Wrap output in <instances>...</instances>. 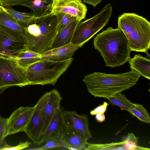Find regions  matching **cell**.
Segmentation results:
<instances>
[{
    "instance_id": "1",
    "label": "cell",
    "mask_w": 150,
    "mask_h": 150,
    "mask_svg": "<svg viewBox=\"0 0 150 150\" xmlns=\"http://www.w3.org/2000/svg\"><path fill=\"white\" fill-rule=\"evenodd\" d=\"M141 76L133 69L119 74L95 72L86 76L83 81L91 95L108 99L135 85Z\"/></svg>"
},
{
    "instance_id": "2",
    "label": "cell",
    "mask_w": 150,
    "mask_h": 150,
    "mask_svg": "<svg viewBox=\"0 0 150 150\" xmlns=\"http://www.w3.org/2000/svg\"><path fill=\"white\" fill-rule=\"evenodd\" d=\"M93 45L103 58L105 66L112 68L123 65L130 58L132 51L122 30L108 27L94 38Z\"/></svg>"
},
{
    "instance_id": "3",
    "label": "cell",
    "mask_w": 150,
    "mask_h": 150,
    "mask_svg": "<svg viewBox=\"0 0 150 150\" xmlns=\"http://www.w3.org/2000/svg\"><path fill=\"white\" fill-rule=\"evenodd\" d=\"M118 27L123 31L131 51L145 53L150 46V22L134 13H124L118 18Z\"/></svg>"
},
{
    "instance_id": "4",
    "label": "cell",
    "mask_w": 150,
    "mask_h": 150,
    "mask_svg": "<svg viewBox=\"0 0 150 150\" xmlns=\"http://www.w3.org/2000/svg\"><path fill=\"white\" fill-rule=\"evenodd\" d=\"M57 18L49 13L36 18L26 27V49L40 54L49 50L57 33Z\"/></svg>"
},
{
    "instance_id": "5",
    "label": "cell",
    "mask_w": 150,
    "mask_h": 150,
    "mask_svg": "<svg viewBox=\"0 0 150 150\" xmlns=\"http://www.w3.org/2000/svg\"><path fill=\"white\" fill-rule=\"evenodd\" d=\"M73 60L72 57L60 62L41 59L26 69V77L29 85H54Z\"/></svg>"
},
{
    "instance_id": "6",
    "label": "cell",
    "mask_w": 150,
    "mask_h": 150,
    "mask_svg": "<svg viewBox=\"0 0 150 150\" xmlns=\"http://www.w3.org/2000/svg\"><path fill=\"white\" fill-rule=\"evenodd\" d=\"M112 12V7L109 3L94 16L84 21H79L71 42L79 48L82 47L109 23Z\"/></svg>"
},
{
    "instance_id": "7",
    "label": "cell",
    "mask_w": 150,
    "mask_h": 150,
    "mask_svg": "<svg viewBox=\"0 0 150 150\" xmlns=\"http://www.w3.org/2000/svg\"><path fill=\"white\" fill-rule=\"evenodd\" d=\"M28 85L26 69L20 66L15 59L0 56V88Z\"/></svg>"
},
{
    "instance_id": "8",
    "label": "cell",
    "mask_w": 150,
    "mask_h": 150,
    "mask_svg": "<svg viewBox=\"0 0 150 150\" xmlns=\"http://www.w3.org/2000/svg\"><path fill=\"white\" fill-rule=\"evenodd\" d=\"M48 92L43 95L34 106V110L24 132L34 143L38 145L42 136L44 122V109Z\"/></svg>"
},
{
    "instance_id": "9",
    "label": "cell",
    "mask_w": 150,
    "mask_h": 150,
    "mask_svg": "<svg viewBox=\"0 0 150 150\" xmlns=\"http://www.w3.org/2000/svg\"><path fill=\"white\" fill-rule=\"evenodd\" d=\"M87 7L81 0H53L50 14L62 13L75 17L79 21L85 19Z\"/></svg>"
},
{
    "instance_id": "10",
    "label": "cell",
    "mask_w": 150,
    "mask_h": 150,
    "mask_svg": "<svg viewBox=\"0 0 150 150\" xmlns=\"http://www.w3.org/2000/svg\"><path fill=\"white\" fill-rule=\"evenodd\" d=\"M26 49L25 42L0 27V56L16 59Z\"/></svg>"
},
{
    "instance_id": "11",
    "label": "cell",
    "mask_w": 150,
    "mask_h": 150,
    "mask_svg": "<svg viewBox=\"0 0 150 150\" xmlns=\"http://www.w3.org/2000/svg\"><path fill=\"white\" fill-rule=\"evenodd\" d=\"M34 107H21L8 118L6 137L24 131L33 113Z\"/></svg>"
},
{
    "instance_id": "12",
    "label": "cell",
    "mask_w": 150,
    "mask_h": 150,
    "mask_svg": "<svg viewBox=\"0 0 150 150\" xmlns=\"http://www.w3.org/2000/svg\"><path fill=\"white\" fill-rule=\"evenodd\" d=\"M64 110L63 108L60 107L56 110L43 134L38 146L52 138H62L67 127L64 117Z\"/></svg>"
},
{
    "instance_id": "13",
    "label": "cell",
    "mask_w": 150,
    "mask_h": 150,
    "mask_svg": "<svg viewBox=\"0 0 150 150\" xmlns=\"http://www.w3.org/2000/svg\"><path fill=\"white\" fill-rule=\"evenodd\" d=\"M64 116L67 126L79 132L87 141L92 137L89 128L87 115H79L75 110H64Z\"/></svg>"
},
{
    "instance_id": "14",
    "label": "cell",
    "mask_w": 150,
    "mask_h": 150,
    "mask_svg": "<svg viewBox=\"0 0 150 150\" xmlns=\"http://www.w3.org/2000/svg\"><path fill=\"white\" fill-rule=\"evenodd\" d=\"M0 27L21 39L26 44L25 27L16 19L0 5Z\"/></svg>"
},
{
    "instance_id": "15",
    "label": "cell",
    "mask_w": 150,
    "mask_h": 150,
    "mask_svg": "<svg viewBox=\"0 0 150 150\" xmlns=\"http://www.w3.org/2000/svg\"><path fill=\"white\" fill-rule=\"evenodd\" d=\"M79 47L71 42L64 46L47 50L40 54L41 59L60 62L71 58Z\"/></svg>"
},
{
    "instance_id": "16",
    "label": "cell",
    "mask_w": 150,
    "mask_h": 150,
    "mask_svg": "<svg viewBox=\"0 0 150 150\" xmlns=\"http://www.w3.org/2000/svg\"><path fill=\"white\" fill-rule=\"evenodd\" d=\"M62 99L60 93L56 89H53L48 92L44 109V122L42 135L55 112L61 107L60 103Z\"/></svg>"
},
{
    "instance_id": "17",
    "label": "cell",
    "mask_w": 150,
    "mask_h": 150,
    "mask_svg": "<svg viewBox=\"0 0 150 150\" xmlns=\"http://www.w3.org/2000/svg\"><path fill=\"white\" fill-rule=\"evenodd\" d=\"M79 21L77 20H74L57 32L50 46L49 50L71 43L74 32Z\"/></svg>"
},
{
    "instance_id": "18",
    "label": "cell",
    "mask_w": 150,
    "mask_h": 150,
    "mask_svg": "<svg viewBox=\"0 0 150 150\" xmlns=\"http://www.w3.org/2000/svg\"><path fill=\"white\" fill-rule=\"evenodd\" d=\"M62 138L70 147L69 150H85L87 140L79 132L67 125Z\"/></svg>"
},
{
    "instance_id": "19",
    "label": "cell",
    "mask_w": 150,
    "mask_h": 150,
    "mask_svg": "<svg viewBox=\"0 0 150 150\" xmlns=\"http://www.w3.org/2000/svg\"><path fill=\"white\" fill-rule=\"evenodd\" d=\"M128 62L130 69L136 71L141 76L150 80V60L139 54H135Z\"/></svg>"
},
{
    "instance_id": "20",
    "label": "cell",
    "mask_w": 150,
    "mask_h": 150,
    "mask_svg": "<svg viewBox=\"0 0 150 150\" xmlns=\"http://www.w3.org/2000/svg\"><path fill=\"white\" fill-rule=\"evenodd\" d=\"M53 0H29L21 5L30 8L34 16L38 18L46 15L50 12Z\"/></svg>"
},
{
    "instance_id": "21",
    "label": "cell",
    "mask_w": 150,
    "mask_h": 150,
    "mask_svg": "<svg viewBox=\"0 0 150 150\" xmlns=\"http://www.w3.org/2000/svg\"><path fill=\"white\" fill-rule=\"evenodd\" d=\"M41 59L40 54L28 50L19 53L16 59L19 65L25 69Z\"/></svg>"
},
{
    "instance_id": "22",
    "label": "cell",
    "mask_w": 150,
    "mask_h": 150,
    "mask_svg": "<svg viewBox=\"0 0 150 150\" xmlns=\"http://www.w3.org/2000/svg\"><path fill=\"white\" fill-rule=\"evenodd\" d=\"M6 10L20 23L25 27L30 23L36 17L33 13L22 12L15 10L10 6L4 7Z\"/></svg>"
},
{
    "instance_id": "23",
    "label": "cell",
    "mask_w": 150,
    "mask_h": 150,
    "mask_svg": "<svg viewBox=\"0 0 150 150\" xmlns=\"http://www.w3.org/2000/svg\"><path fill=\"white\" fill-rule=\"evenodd\" d=\"M129 112L141 121L147 124L150 123L149 114L143 105L133 103Z\"/></svg>"
},
{
    "instance_id": "24",
    "label": "cell",
    "mask_w": 150,
    "mask_h": 150,
    "mask_svg": "<svg viewBox=\"0 0 150 150\" xmlns=\"http://www.w3.org/2000/svg\"><path fill=\"white\" fill-rule=\"evenodd\" d=\"M127 141H122L118 142H112L107 144H92L87 142L85 150H126L123 146Z\"/></svg>"
},
{
    "instance_id": "25",
    "label": "cell",
    "mask_w": 150,
    "mask_h": 150,
    "mask_svg": "<svg viewBox=\"0 0 150 150\" xmlns=\"http://www.w3.org/2000/svg\"><path fill=\"white\" fill-rule=\"evenodd\" d=\"M108 99L112 105L118 106L122 110H127L128 112L133 104V103L127 98L126 96L121 93L109 98Z\"/></svg>"
},
{
    "instance_id": "26",
    "label": "cell",
    "mask_w": 150,
    "mask_h": 150,
    "mask_svg": "<svg viewBox=\"0 0 150 150\" xmlns=\"http://www.w3.org/2000/svg\"><path fill=\"white\" fill-rule=\"evenodd\" d=\"M43 146L31 149L35 150H46L57 147H62L68 149L70 148L68 144L61 137L53 138L48 140Z\"/></svg>"
},
{
    "instance_id": "27",
    "label": "cell",
    "mask_w": 150,
    "mask_h": 150,
    "mask_svg": "<svg viewBox=\"0 0 150 150\" xmlns=\"http://www.w3.org/2000/svg\"><path fill=\"white\" fill-rule=\"evenodd\" d=\"M57 23L56 27L57 33L65 27L72 21L77 20L75 17L69 15L61 13L56 15Z\"/></svg>"
},
{
    "instance_id": "28",
    "label": "cell",
    "mask_w": 150,
    "mask_h": 150,
    "mask_svg": "<svg viewBox=\"0 0 150 150\" xmlns=\"http://www.w3.org/2000/svg\"><path fill=\"white\" fill-rule=\"evenodd\" d=\"M8 118L0 117V147L3 143L6 137Z\"/></svg>"
},
{
    "instance_id": "29",
    "label": "cell",
    "mask_w": 150,
    "mask_h": 150,
    "mask_svg": "<svg viewBox=\"0 0 150 150\" xmlns=\"http://www.w3.org/2000/svg\"><path fill=\"white\" fill-rule=\"evenodd\" d=\"M31 144V143L28 141L20 142L18 145L15 146L6 144L0 147V150H21L28 147Z\"/></svg>"
},
{
    "instance_id": "30",
    "label": "cell",
    "mask_w": 150,
    "mask_h": 150,
    "mask_svg": "<svg viewBox=\"0 0 150 150\" xmlns=\"http://www.w3.org/2000/svg\"><path fill=\"white\" fill-rule=\"evenodd\" d=\"M29 0H0V4L3 7L21 5Z\"/></svg>"
},
{
    "instance_id": "31",
    "label": "cell",
    "mask_w": 150,
    "mask_h": 150,
    "mask_svg": "<svg viewBox=\"0 0 150 150\" xmlns=\"http://www.w3.org/2000/svg\"><path fill=\"white\" fill-rule=\"evenodd\" d=\"M108 105L107 102H104L103 103L90 112V114L91 115H96L99 113H104Z\"/></svg>"
},
{
    "instance_id": "32",
    "label": "cell",
    "mask_w": 150,
    "mask_h": 150,
    "mask_svg": "<svg viewBox=\"0 0 150 150\" xmlns=\"http://www.w3.org/2000/svg\"><path fill=\"white\" fill-rule=\"evenodd\" d=\"M137 143L133 142H126L123 146L127 150H137L138 146Z\"/></svg>"
},
{
    "instance_id": "33",
    "label": "cell",
    "mask_w": 150,
    "mask_h": 150,
    "mask_svg": "<svg viewBox=\"0 0 150 150\" xmlns=\"http://www.w3.org/2000/svg\"><path fill=\"white\" fill-rule=\"evenodd\" d=\"M138 138L132 133H128L126 137L123 138L122 141L127 142H133L137 143L138 142Z\"/></svg>"
},
{
    "instance_id": "34",
    "label": "cell",
    "mask_w": 150,
    "mask_h": 150,
    "mask_svg": "<svg viewBox=\"0 0 150 150\" xmlns=\"http://www.w3.org/2000/svg\"><path fill=\"white\" fill-rule=\"evenodd\" d=\"M85 3L93 6L94 7H96L97 5L100 3L103 0H83Z\"/></svg>"
},
{
    "instance_id": "35",
    "label": "cell",
    "mask_w": 150,
    "mask_h": 150,
    "mask_svg": "<svg viewBox=\"0 0 150 150\" xmlns=\"http://www.w3.org/2000/svg\"><path fill=\"white\" fill-rule=\"evenodd\" d=\"M96 120L99 122H103L105 119V115L103 113H99L96 115Z\"/></svg>"
},
{
    "instance_id": "36",
    "label": "cell",
    "mask_w": 150,
    "mask_h": 150,
    "mask_svg": "<svg viewBox=\"0 0 150 150\" xmlns=\"http://www.w3.org/2000/svg\"><path fill=\"white\" fill-rule=\"evenodd\" d=\"M9 87L8 86H6V87H2L0 88V94L2 93L6 89V88ZM1 116L0 115V117H1Z\"/></svg>"
},
{
    "instance_id": "37",
    "label": "cell",
    "mask_w": 150,
    "mask_h": 150,
    "mask_svg": "<svg viewBox=\"0 0 150 150\" xmlns=\"http://www.w3.org/2000/svg\"></svg>"
}]
</instances>
